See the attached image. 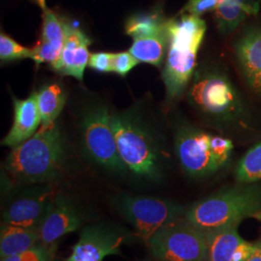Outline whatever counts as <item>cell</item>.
<instances>
[{
    "instance_id": "obj_1",
    "label": "cell",
    "mask_w": 261,
    "mask_h": 261,
    "mask_svg": "<svg viewBox=\"0 0 261 261\" xmlns=\"http://www.w3.org/2000/svg\"><path fill=\"white\" fill-rule=\"evenodd\" d=\"M65 161V140L56 123L41 126L30 139L12 148L4 169L16 185L53 184L61 175Z\"/></svg>"
},
{
    "instance_id": "obj_2",
    "label": "cell",
    "mask_w": 261,
    "mask_h": 261,
    "mask_svg": "<svg viewBox=\"0 0 261 261\" xmlns=\"http://www.w3.org/2000/svg\"><path fill=\"white\" fill-rule=\"evenodd\" d=\"M205 21L197 16L181 14L167 19L168 48L162 79L168 103L178 99L196 72V56L206 32Z\"/></svg>"
},
{
    "instance_id": "obj_3",
    "label": "cell",
    "mask_w": 261,
    "mask_h": 261,
    "mask_svg": "<svg viewBox=\"0 0 261 261\" xmlns=\"http://www.w3.org/2000/svg\"><path fill=\"white\" fill-rule=\"evenodd\" d=\"M112 130L122 161L135 176L148 181L162 177L158 140L140 112H112Z\"/></svg>"
},
{
    "instance_id": "obj_4",
    "label": "cell",
    "mask_w": 261,
    "mask_h": 261,
    "mask_svg": "<svg viewBox=\"0 0 261 261\" xmlns=\"http://www.w3.org/2000/svg\"><path fill=\"white\" fill-rule=\"evenodd\" d=\"M188 99L197 113L215 126L239 122L246 113L241 95L218 66L203 65L196 70Z\"/></svg>"
},
{
    "instance_id": "obj_5",
    "label": "cell",
    "mask_w": 261,
    "mask_h": 261,
    "mask_svg": "<svg viewBox=\"0 0 261 261\" xmlns=\"http://www.w3.org/2000/svg\"><path fill=\"white\" fill-rule=\"evenodd\" d=\"M261 217V187L243 185L223 190L188 208L184 218L197 228L210 231L243 220Z\"/></svg>"
},
{
    "instance_id": "obj_6",
    "label": "cell",
    "mask_w": 261,
    "mask_h": 261,
    "mask_svg": "<svg viewBox=\"0 0 261 261\" xmlns=\"http://www.w3.org/2000/svg\"><path fill=\"white\" fill-rule=\"evenodd\" d=\"M178 161L189 176L204 178L224 168L229 161L233 143L193 126H181L174 138Z\"/></svg>"
},
{
    "instance_id": "obj_7",
    "label": "cell",
    "mask_w": 261,
    "mask_h": 261,
    "mask_svg": "<svg viewBox=\"0 0 261 261\" xmlns=\"http://www.w3.org/2000/svg\"><path fill=\"white\" fill-rule=\"evenodd\" d=\"M112 208L133 226L144 243L165 224L185 215L177 202L152 196L119 194L112 198Z\"/></svg>"
},
{
    "instance_id": "obj_8",
    "label": "cell",
    "mask_w": 261,
    "mask_h": 261,
    "mask_svg": "<svg viewBox=\"0 0 261 261\" xmlns=\"http://www.w3.org/2000/svg\"><path fill=\"white\" fill-rule=\"evenodd\" d=\"M145 245L153 260H206V233L184 216L162 226Z\"/></svg>"
},
{
    "instance_id": "obj_9",
    "label": "cell",
    "mask_w": 261,
    "mask_h": 261,
    "mask_svg": "<svg viewBox=\"0 0 261 261\" xmlns=\"http://www.w3.org/2000/svg\"><path fill=\"white\" fill-rule=\"evenodd\" d=\"M82 143L86 155L100 167L118 174L129 170L122 161L112 126V112L103 105L89 107L83 115Z\"/></svg>"
},
{
    "instance_id": "obj_10",
    "label": "cell",
    "mask_w": 261,
    "mask_h": 261,
    "mask_svg": "<svg viewBox=\"0 0 261 261\" xmlns=\"http://www.w3.org/2000/svg\"><path fill=\"white\" fill-rule=\"evenodd\" d=\"M135 235L112 224H91L83 228L77 241L64 261H103L121 254V248Z\"/></svg>"
},
{
    "instance_id": "obj_11",
    "label": "cell",
    "mask_w": 261,
    "mask_h": 261,
    "mask_svg": "<svg viewBox=\"0 0 261 261\" xmlns=\"http://www.w3.org/2000/svg\"><path fill=\"white\" fill-rule=\"evenodd\" d=\"M56 194L53 184L29 185L8 200L2 212V223L39 229Z\"/></svg>"
},
{
    "instance_id": "obj_12",
    "label": "cell",
    "mask_w": 261,
    "mask_h": 261,
    "mask_svg": "<svg viewBox=\"0 0 261 261\" xmlns=\"http://www.w3.org/2000/svg\"><path fill=\"white\" fill-rule=\"evenodd\" d=\"M84 220V215L74 201L65 194L56 192L47 216L39 228L40 243L45 246H56L60 238L80 229Z\"/></svg>"
},
{
    "instance_id": "obj_13",
    "label": "cell",
    "mask_w": 261,
    "mask_h": 261,
    "mask_svg": "<svg viewBox=\"0 0 261 261\" xmlns=\"http://www.w3.org/2000/svg\"><path fill=\"white\" fill-rule=\"evenodd\" d=\"M66 40L61 55L50 68L56 74L69 75L79 82L84 81V71L89 62L91 40L81 28L66 22Z\"/></svg>"
},
{
    "instance_id": "obj_14",
    "label": "cell",
    "mask_w": 261,
    "mask_h": 261,
    "mask_svg": "<svg viewBox=\"0 0 261 261\" xmlns=\"http://www.w3.org/2000/svg\"><path fill=\"white\" fill-rule=\"evenodd\" d=\"M14 121L9 133L1 141L3 146L14 148L30 139L41 126L38 107L37 91H33L24 100L13 97Z\"/></svg>"
},
{
    "instance_id": "obj_15",
    "label": "cell",
    "mask_w": 261,
    "mask_h": 261,
    "mask_svg": "<svg viewBox=\"0 0 261 261\" xmlns=\"http://www.w3.org/2000/svg\"><path fill=\"white\" fill-rule=\"evenodd\" d=\"M43 25L41 39L32 47V60L39 66L42 63H54L61 55L66 40L65 20L59 19L54 11L42 10Z\"/></svg>"
},
{
    "instance_id": "obj_16",
    "label": "cell",
    "mask_w": 261,
    "mask_h": 261,
    "mask_svg": "<svg viewBox=\"0 0 261 261\" xmlns=\"http://www.w3.org/2000/svg\"><path fill=\"white\" fill-rule=\"evenodd\" d=\"M237 61L249 86L261 93V29H252L234 45Z\"/></svg>"
},
{
    "instance_id": "obj_17",
    "label": "cell",
    "mask_w": 261,
    "mask_h": 261,
    "mask_svg": "<svg viewBox=\"0 0 261 261\" xmlns=\"http://www.w3.org/2000/svg\"><path fill=\"white\" fill-rule=\"evenodd\" d=\"M238 225L231 224L206 231V260L233 261L244 239L238 233Z\"/></svg>"
},
{
    "instance_id": "obj_18",
    "label": "cell",
    "mask_w": 261,
    "mask_h": 261,
    "mask_svg": "<svg viewBox=\"0 0 261 261\" xmlns=\"http://www.w3.org/2000/svg\"><path fill=\"white\" fill-rule=\"evenodd\" d=\"M260 0H220L215 19L222 34L233 32L245 19L254 16L259 10Z\"/></svg>"
},
{
    "instance_id": "obj_19",
    "label": "cell",
    "mask_w": 261,
    "mask_h": 261,
    "mask_svg": "<svg viewBox=\"0 0 261 261\" xmlns=\"http://www.w3.org/2000/svg\"><path fill=\"white\" fill-rule=\"evenodd\" d=\"M40 243L37 228L23 227L13 224H1L0 257L5 258L27 252Z\"/></svg>"
},
{
    "instance_id": "obj_20",
    "label": "cell",
    "mask_w": 261,
    "mask_h": 261,
    "mask_svg": "<svg viewBox=\"0 0 261 261\" xmlns=\"http://www.w3.org/2000/svg\"><path fill=\"white\" fill-rule=\"evenodd\" d=\"M38 107L41 115V126L48 127L56 123L63 111L67 93L62 84L56 82L44 84L37 91Z\"/></svg>"
},
{
    "instance_id": "obj_21",
    "label": "cell",
    "mask_w": 261,
    "mask_h": 261,
    "mask_svg": "<svg viewBox=\"0 0 261 261\" xmlns=\"http://www.w3.org/2000/svg\"><path fill=\"white\" fill-rule=\"evenodd\" d=\"M168 48V33L165 25V30L159 34L134 39L129 51L140 62L160 68L167 57Z\"/></svg>"
},
{
    "instance_id": "obj_22",
    "label": "cell",
    "mask_w": 261,
    "mask_h": 261,
    "mask_svg": "<svg viewBox=\"0 0 261 261\" xmlns=\"http://www.w3.org/2000/svg\"><path fill=\"white\" fill-rule=\"evenodd\" d=\"M167 19L160 13L137 14L128 19L125 32L134 39L156 35L165 30Z\"/></svg>"
},
{
    "instance_id": "obj_23",
    "label": "cell",
    "mask_w": 261,
    "mask_h": 261,
    "mask_svg": "<svg viewBox=\"0 0 261 261\" xmlns=\"http://www.w3.org/2000/svg\"><path fill=\"white\" fill-rule=\"evenodd\" d=\"M236 179L245 184L261 180V142L249 150L237 165Z\"/></svg>"
},
{
    "instance_id": "obj_24",
    "label": "cell",
    "mask_w": 261,
    "mask_h": 261,
    "mask_svg": "<svg viewBox=\"0 0 261 261\" xmlns=\"http://www.w3.org/2000/svg\"><path fill=\"white\" fill-rule=\"evenodd\" d=\"M32 47H27L19 45L14 39L7 34L1 32L0 35V60L1 63H7L15 60L32 58Z\"/></svg>"
},
{
    "instance_id": "obj_25",
    "label": "cell",
    "mask_w": 261,
    "mask_h": 261,
    "mask_svg": "<svg viewBox=\"0 0 261 261\" xmlns=\"http://www.w3.org/2000/svg\"><path fill=\"white\" fill-rule=\"evenodd\" d=\"M55 252L56 246H45L43 244H39L27 252L1 258V261H53Z\"/></svg>"
},
{
    "instance_id": "obj_26",
    "label": "cell",
    "mask_w": 261,
    "mask_h": 261,
    "mask_svg": "<svg viewBox=\"0 0 261 261\" xmlns=\"http://www.w3.org/2000/svg\"><path fill=\"white\" fill-rule=\"evenodd\" d=\"M140 61L130 51L116 53L112 56V72L120 76H126Z\"/></svg>"
},
{
    "instance_id": "obj_27",
    "label": "cell",
    "mask_w": 261,
    "mask_h": 261,
    "mask_svg": "<svg viewBox=\"0 0 261 261\" xmlns=\"http://www.w3.org/2000/svg\"><path fill=\"white\" fill-rule=\"evenodd\" d=\"M220 0H189L181 11V14H190L200 17L206 13L216 12Z\"/></svg>"
},
{
    "instance_id": "obj_28",
    "label": "cell",
    "mask_w": 261,
    "mask_h": 261,
    "mask_svg": "<svg viewBox=\"0 0 261 261\" xmlns=\"http://www.w3.org/2000/svg\"><path fill=\"white\" fill-rule=\"evenodd\" d=\"M112 53H94L90 54L88 67L99 73H112Z\"/></svg>"
},
{
    "instance_id": "obj_29",
    "label": "cell",
    "mask_w": 261,
    "mask_h": 261,
    "mask_svg": "<svg viewBox=\"0 0 261 261\" xmlns=\"http://www.w3.org/2000/svg\"><path fill=\"white\" fill-rule=\"evenodd\" d=\"M247 261H261V238L256 241V249Z\"/></svg>"
},
{
    "instance_id": "obj_30",
    "label": "cell",
    "mask_w": 261,
    "mask_h": 261,
    "mask_svg": "<svg viewBox=\"0 0 261 261\" xmlns=\"http://www.w3.org/2000/svg\"><path fill=\"white\" fill-rule=\"evenodd\" d=\"M38 5L40 6V8L42 10L46 9L47 5H46V0H34Z\"/></svg>"
},
{
    "instance_id": "obj_31",
    "label": "cell",
    "mask_w": 261,
    "mask_h": 261,
    "mask_svg": "<svg viewBox=\"0 0 261 261\" xmlns=\"http://www.w3.org/2000/svg\"><path fill=\"white\" fill-rule=\"evenodd\" d=\"M140 261H152V260H147V259H144V260H140ZM155 261V260H154Z\"/></svg>"
}]
</instances>
